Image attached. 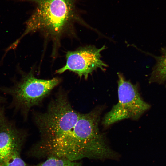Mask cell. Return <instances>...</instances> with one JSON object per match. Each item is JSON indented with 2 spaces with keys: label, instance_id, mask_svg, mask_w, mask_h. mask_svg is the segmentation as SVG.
<instances>
[{
  "label": "cell",
  "instance_id": "277c9868",
  "mask_svg": "<svg viewBox=\"0 0 166 166\" xmlns=\"http://www.w3.org/2000/svg\"><path fill=\"white\" fill-rule=\"evenodd\" d=\"M20 73L19 81H15L9 87L0 86V91L11 97L10 107L20 112L26 120L30 109L39 105L60 80L57 78L48 80L37 78L32 71L28 73Z\"/></svg>",
  "mask_w": 166,
  "mask_h": 166
},
{
  "label": "cell",
  "instance_id": "7a4b0ae2",
  "mask_svg": "<svg viewBox=\"0 0 166 166\" xmlns=\"http://www.w3.org/2000/svg\"><path fill=\"white\" fill-rule=\"evenodd\" d=\"M32 1L36 6L21 38L39 30L57 39L74 22L81 21L77 8V0Z\"/></svg>",
  "mask_w": 166,
  "mask_h": 166
},
{
  "label": "cell",
  "instance_id": "9c48e42d",
  "mask_svg": "<svg viewBox=\"0 0 166 166\" xmlns=\"http://www.w3.org/2000/svg\"><path fill=\"white\" fill-rule=\"evenodd\" d=\"M22 147L19 146L15 149L0 164V166H27L26 163L21 157Z\"/></svg>",
  "mask_w": 166,
  "mask_h": 166
},
{
  "label": "cell",
  "instance_id": "3957f363",
  "mask_svg": "<svg viewBox=\"0 0 166 166\" xmlns=\"http://www.w3.org/2000/svg\"><path fill=\"white\" fill-rule=\"evenodd\" d=\"M81 114L73 108L65 93H59L45 112L33 114L34 121L40 134L37 143H47L66 132L75 125Z\"/></svg>",
  "mask_w": 166,
  "mask_h": 166
},
{
  "label": "cell",
  "instance_id": "52a82bcc",
  "mask_svg": "<svg viewBox=\"0 0 166 166\" xmlns=\"http://www.w3.org/2000/svg\"><path fill=\"white\" fill-rule=\"evenodd\" d=\"M27 136L26 132L9 119L4 107L0 106V164L15 148L22 146Z\"/></svg>",
  "mask_w": 166,
  "mask_h": 166
},
{
  "label": "cell",
  "instance_id": "8992f818",
  "mask_svg": "<svg viewBox=\"0 0 166 166\" xmlns=\"http://www.w3.org/2000/svg\"><path fill=\"white\" fill-rule=\"evenodd\" d=\"M105 49V45L100 48L89 45L75 51H69L66 54V64L56 73L61 74L69 70L86 79L89 74L98 68L104 71L108 65L101 59V52Z\"/></svg>",
  "mask_w": 166,
  "mask_h": 166
},
{
  "label": "cell",
  "instance_id": "6da1fadb",
  "mask_svg": "<svg viewBox=\"0 0 166 166\" xmlns=\"http://www.w3.org/2000/svg\"><path fill=\"white\" fill-rule=\"evenodd\" d=\"M99 113L94 110L81 113L75 125L57 138L34 147L31 156L38 159L55 156L77 161L84 158L99 160L106 147V139L100 131Z\"/></svg>",
  "mask_w": 166,
  "mask_h": 166
},
{
  "label": "cell",
  "instance_id": "30bf717a",
  "mask_svg": "<svg viewBox=\"0 0 166 166\" xmlns=\"http://www.w3.org/2000/svg\"><path fill=\"white\" fill-rule=\"evenodd\" d=\"M6 100L5 97L0 95V104L5 103Z\"/></svg>",
  "mask_w": 166,
  "mask_h": 166
},
{
  "label": "cell",
  "instance_id": "5b68a950",
  "mask_svg": "<svg viewBox=\"0 0 166 166\" xmlns=\"http://www.w3.org/2000/svg\"><path fill=\"white\" fill-rule=\"evenodd\" d=\"M118 101L104 116L102 124L108 127L126 119H138L150 108L139 93L137 85L126 80L122 74L118 73Z\"/></svg>",
  "mask_w": 166,
  "mask_h": 166
},
{
  "label": "cell",
  "instance_id": "ba28073f",
  "mask_svg": "<svg viewBox=\"0 0 166 166\" xmlns=\"http://www.w3.org/2000/svg\"><path fill=\"white\" fill-rule=\"evenodd\" d=\"M36 166H83L81 163L69 160L51 156L46 158Z\"/></svg>",
  "mask_w": 166,
  "mask_h": 166
}]
</instances>
